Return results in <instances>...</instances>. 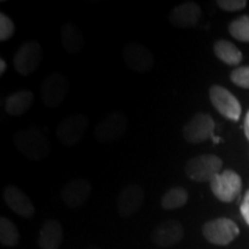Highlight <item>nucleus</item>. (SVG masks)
<instances>
[{
    "mask_svg": "<svg viewBox=\"0 0 249 249\" xmlns=\"http://www.w3.org/2000/svg\"><path fill=\"white\" fill-rule=\"evenodd\" d=\"M144 203V191L138 183H130L118 195L117 210L123 218H129L141 209Z\"/></svg>",
    "mask_w": 249,
    "mask_h": 249,
    "instance_id": "12",
    "label": "nucleus"
},
{
    "mask_svg": "<svg viewBox=\"0 0 249 249\" xmlns=\"http://www.w3.org/2000/svg\"><path fill=\"white\" fill-rule=\"evenodd\" d=\"M209 97L213 107L223 117L232 121L240 119L242 113L241 104L231 91L222 86H213L209 90Z\"/></svg>",
    "mask_w": 249,
    "mask_h": 249,
    "instance_id": "8",
    "label": "nucleus"
},
{
    "mask_svg": "<svg viewBox=\"0 0 249 249\" xmlns=\"http://www.w3.org/2000/svg\"><path fill=\"white\" fill-rule=\"evenodd\" d=\"M13 141L21 154L33 160H44L51 150L49 139L36 127L18 130L14 134Z\"/></svg>",
    "mask_w": 249,
    "mask_h": 249,
    "instance_id": "1",
    "label": "nucleus"
},
{
    "mask_svg": "<svg viewBox=\"0 0 249 249\" xmlns=\"http://www.w3.org/2000/svg\"><path fill=\"white\" fill-rule=\"evenodd\" d=\"M127 124L128 120L126 114L119 111L110 112L96 126L95 139L99 143H107V144L116 142L126 133Z\"/></svg>",
    "mask_w": 249,
    "mask_h": 249,
    "instance_id": "4",
    "label": "nucleus"
},
{
    "mask_svg": "<svg viewBox=\"0 0 249 249\" xmlns=\"http://www.w3.org/2000/svg\"><path fill=\"white\" fill-rule=\"evenodd\" d=\"M6 70H7V64L4 59H0V75H4Z\"/></svg>",
    "mask_w": 249,
    "mask_h": 249,
    "instance_id": "29",
    "label": "nucleus"
},
{
    "mask_svg": "<svg viewBox=\"0 0 249 249\" xmlns=\"http://www.w3.org/2000/svg\"><path fill=\"white\" fill-rule=\"evenodd\" d=\"M42 57V46L39 43L37 40H27L14 54V70L21 75H30L39 66Z\"/></svg>",
    "mask_w": 249,
    "mask_h": 249,
    "instance_id": "7",
    "label": "nucleus"
},
{
    "mask_svg": "<svg viewBox=\"0 0 249 249\" xmlns=\"http://www.w3.org/2000/svg\"><path fill=\"white\" fill-rule=\"evenodd\" d=\"M223 167V160L216 155H200L187 161L185 173L189 179L196 182L211 181L214 176L219 174Z\"/></svg>",
    "mask_w": 249,
    "mask_h": 249,
    "instance_id": "2",
    "label": "nucleus"
},
{
    "mask_svg": "<svg viewBox=\"0 0 249 249\" xmlns=\"http://www.w3.org/2000/svg\"><path fill=\"white\" fill-rule=\"evenodd\" d=\"M87 249H101V248L97 247V246H90V247H88Z\"/></svg>",
    "mask_w": 249,
    "mask_h": 249,
    "instance_id": "30",
    "label": "nucleus"
},
{
    "mask_svg": "<svg viewBox=\"0 0 249 249\" xmlns=\"http://www.w3.org/2000/svg\"><path fill=\"white\" fill-rule=\"evenodd\" d=\"M70 82L62 74L52 73L46 76L40 85V95L48 107H58L66 98Z\"/></svg>",
    "mask_w": 249,
    "mask_h": 249,
    "instance_id": "9",
    "label": "nucleus"
},
{
    "mask_svg": "<svg viewBox=\"0 0 249 249\" xmlns=\"http://www.w3.org/2000/svg\"><path fill=\"white\" fill-rule=\"evenodd\" d=\"M61 43L68 53L76 54L81 52L85 46V38L79 28L73 23L62 24L61 31Z\"/></svg>",
    "mask_w": 249,
    "mask_h": 249,
    "instance_id": "19",
    "label": "nucleus"
},
{
    "mask_svg": "<svg viewBox=\"0 0 249 249\" xmlns=\"http://www.w3.org/2000/svg\"><path fill=\"white\" fill-rule=\"evenodd\" d=\"M213 53L216 57L230 66H238L242 61V53L233 43L226 39L217 40L213 45Z\"/></svg>",
    "mask_w": 249,
    "mask_h": 249,
    "instance_id": "20",
    "label": "nucleus"
},
{
    "mask_svg": "<svg viewBox=\"0 0 249 249\" xmlns=\"http://www.w3.org/2000/svg\"><path fill=\"white\" fill-rule=\"evenodd\" d=\"M204 238L210 244L217 246H227L235 240L240 230L233 220L229 218H217L205 223L202 227Z\"/></svg>",
    "mask_w": 249,
    "mask_h": 249,
    "instance_id": "5",
    "label": "nucleus"
},
{
    "mask_svg": "<svg viewBox=\"0 0 249 249\" xmlns=\"http://www.w3.org/2000/svg\"><path fill=\"white\" fill-rule=\"evenodd\" d=\"M34 103V93L28 89L18 90L8 96L5 102V111L9 116H22Z\"/></svg>",
    "mask_w": 249,
    "mask_h": 249,
    "instance_id": "18",
    "label": "nucleus"
},
{
    "mask_svg": "<svg viewBox=\"0 0 249 249\" xmlns=\"http://www.w3.org/2000/svg\"><path fill=\"white\" fill-rule=\"evenodd\" d=\"M244 130H245V135L247 140L249 141V111L247 112L245 117V121H244Z\"/></svg>",
    "mask_w": 249,
    "mask_h": 249,
    "instance_id": "28",
    "label": "nucleus"
},
{
    "mask_svg": "<svg viewBox=\"0 0 249 249\" xmlns=\"http://www.w3.org/2000/svg\"><path fill=\"white\" fill-rule=\"evenodd\" d=\"M64 239V230L60 222L48 219L40 227L38 245L40 249H59Z\"/></svg>",
    "mask_w": 249,
    "mask_h": 249,
    "instance_id": "17",
    "label": "nucleus"
},
{
    "mask_svg": "<svg viewBox=\"0 0 249 249\" xmlns=\"http://www.w3.org/2000/svg\"><path fill=\"white\" fill-rule=\"evenodd\" d=\"M214 121L207 113H196L182 128V136L188 143L198 144L213 138Z\"/></svg>",
    "mask_w": 249,
    "mask_h": 249,
    "instance_id": "10",
    "label": "nucleus"
},
{
    "mask_svg": "<svg viewBox=\"0 0 249 249\" xmlns=\"http://www.w3.org/2000/svg\"><path fill=\"white\" fill-rule=\"evenodd\" d=\"M185 231L183 227L178 220L167 219L161 222L154 230L151 234V241L158 247H172V246L179 244L183 239Z\"/></svg>",
    "mask_w": 249,
    "mask_h": 249,
    "instance_id": "14",
    "label": "nucleus"
},
{
    "mask_svg": "<svg viewBox=\"0 0 249 249\" xmlns=\"http://www.w3.org/2000/svg\"><path fill=\"white\" fill-rule=\"evenodd\" d=\"M229 33L239 42L249 43V15H242L233 20L229 26Z\"/></svg>",
    "mask_w": 249,
    "mask_h": 249,
    "instance_id": "23",
    "label": "nucleus"
},
{
    "mask_svg": "<svg viewBox=\"0 0 249 249\" xmlns=\"http://www.w3.org/2000/svg\"><path fill=\"white\" fill-rule=\"evenodd\" d=\"M230 77H231V81L235 86L244 89H249V66L235 68Z\"/></svg>",
    "mask_w": 249,
    "mask_h": 249,
    "instance_id": "24",
    "label": "nucleus"
},
{
    "mask_svg": "<svg viewBox=\"0 0 249 249\" xmlns=\"http://www.w3.org/2000/svg\"><path fill=\"white\" fill-rule=\"evenodd\" d=\"M92 192V186L87 179H73L62 187L61 200L70 209H77L88 201Z\"/></svg>",
    "mask_w": 249,
    "mask_h": 249,
    "instance_id": "13",
    "label": "nucleus"
},
{
    "mask_svg": "<svg viewBox=\"0 0 249 249\" xmlns=\"http://www.w3.org/2000/svg\"><path fill=\"white\" fill-rule=\"evenodd\" d=\"M213 194L224 203L233 202L240 195L242 189L241 177L233 170L223 171L210 181Z\"/></svg>",
    "mask_w": 249,
    "mask_h": 249,
    "instance_id": "3",
    "label": "nucleus"
},
{
    "mask_svg": "<svg viewBox=\"0 0 249 249\" xmlns=\"http://www.w3.org/2000/svg\"><path fill=\"white\" fill-rule=\"evenodd\" d=\"M4 200L12 211L23 218H31L35 213V207L30 198L17 186L9 185L4 189Z\"/></svg>",
    "mask_w": 249,
    "mask_h": 249,
    "instance_id": "16",
    "label": "nucleus"
},
{
    "mask_svg": "<svg viewBox=\"0 0 249 249\" xmlns=\"http://www.w3.org/2000/svg\"><path fill=\"white\" fill-rule=\"evenodd\" d=\"M240 211L242 217L246 220V223L249 225V191L246 193L244 200H242V203L240 205Z\"/></svg>",
    "mask_w": 249,
    "mask_h": 249,
    "instance_id": "27",
    "label": "nucleus"
},
{
    "mask_svg": "<svg viewBox=\"0 0 249 249\" xmlns=\"http://www.w3.org/2000/svg\"><path fill=\"white\" fill-rule=\"evenodd\" d=\"M15 33V24L11 18L1 13L0 14V40L5 42L11 38Z\"/></svg>",
    "mask_w": 249,
    "mask_h": 249,
    "instance_id": "25",
    "label": "nucleus"
},
{
    "mask_svg": "<svg viewBox=\"0 0 249 249\" xmlns=\"http://www.w3.org/2000/svg\"><path fill=\"white\" fill-rule=\"evenodd\" d=\"M248 2L246 0H218L217 5L219 8L227 12H238L246 8Z\"/></svg>",
    "mask_w": 249,
    "mask_h": 249,
    "instance_id": "26",
    "label": "nucleus"
},
{
    "mask_svg": "<svg viewBox=\"0 0 249 249\" xmlns=\"http://www.w3.org/2000/svg\"><path fill=\"white\" fill-rule=\"evenodd\" d=\"M202 15L201 7L194 1L182 2L171 11L169 20L176 28H191L198 23Z\"/></svg>",
    "mask_w": 249,
    "mask_h": 249,
    "instance_id": "15",
    "label": "nucleus"
},
{
    "mask_svg": "<svg viewBox=\"0 0 249 249\" xmlns=\"http://www.w3.org/2000/svg\"><path fill=\"white\" fill-rule=\"evenodd\" d=\"M123 58L130 70L138 73H147L155 65L154 54L141 43L130 42L124 48Z\"/></svg>",
    "mask_w": 249,
    "mask_h": 249,
    "instance_id": "11",
    "label": "nucleus"
},
{
    "mask_svg": "<svg viewBox=\"0 0 249 249\" xmlns=\"http://www.w3.org/2000/svg\"><path fill=\"white\" fill-rule=\"evenodd\" d=\"M88 128V118L82 113L71 114L59 124L57 138L65 147H74L81 141Z\"/></svg>",
    "mask_w": 249,
    "mask_h": 249,
    "instance_id": "6",
    "label": "nucleus"
},
{
    "mask_svg": "<svg viewBox=\"0 0 249 249\" xmlns=\"http://www.w3.org/2000/svg\"><path fill=\"white\" fill-rule=\"evenodd\" d=\"M20 241V233L13 222L6 217L0 218V242L6 247H15Z\"/></svg>",
    "mask_w": 249,
    "mask_h": 249,
    "instance_id": "22",
    "label": "nucleus"
},
{
    "mask_svg": "<svg viewBox=\"0 0 249 249\" xmlns=\"http://www.w3.org/2000/svg\"><path fill=\"white\" fill-rule=\"evenodd\" d=\"M189 195L186 188L180 186L171 187L161 196L160 205L165 210H176L182 208L188 202Z\"/></svg>",
    "mask_w": 249,
    "mask_h": 249,
    "instance_id": "21",
    "label": "nucleus"
}]
</instances>
